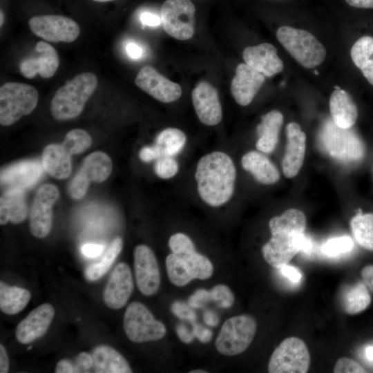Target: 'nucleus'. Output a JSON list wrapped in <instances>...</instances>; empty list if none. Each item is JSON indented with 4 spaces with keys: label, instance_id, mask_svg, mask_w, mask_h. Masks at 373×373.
I'll use <instances>...</instances> for the list:
<instances>
[{
    "label": "nucleus",
    "instance_id": "a211bd4d",
    "mask_svg": "<svg viewBox=\"0 0 373 373\" xmlns=\"http://www.w3.org/2000/svg\"><path fill=\"white\" fill-rule=\"evenodd\" d=\"M193 105L200 121L207 126L218 124L222 111L217 90L209 83L200 82L191 93Z\"/></svg>",
    "mask_w": 373,
    "mask_h": 373
},
{
    "label": "nucleus",
    "instance_id": "f257e3e1",
    "mask_svg": "<svg viewBox=\"0 0 373 373\" xmlns=\"http://www.w3.org/2000/svg\"><path fill=\"white\" fill-rule=\"evenodd\" d=\"M195 178L198 194L207 204L220 207L231 198L236 171L227 153L214 151L202 156L198 162Z\"/></svg>",
    "mask_w": 373,
    "mask_h": 373
},
{
    "label": "nucleus",
    "instance_id": "473e14b6",
    "mask_svg": "<svg viewBox=\"0 0 373 373\" xmlns=\"http://www.w3.org/2000/svg\"><path fill=\"white\" fill-rule=\"evenodd\" d=\"M306 224L307 219L303 212L297 209H289L280 216L271 218L269 227L271 233L279 231L304 233Z\"/></svg>",
    "mask_w": 373,
    "mask_h": 373
},
{
    "label": "nucleus",
    "instance_id": "aec40b11",
    "mask_svg": "<svg viewBox=\"0 0 373 373\" xmlns=\"http://www.w3.org/2000/svg\"><path fill=\"white\" fill-rule=\"evenodd\" d=\"M265 81V76L245 63L239 64L231 82V93L240 106L249 105Z\"/></svg>",
    "mask_w": 373,
    "mask_h": 373
},
{
    "label": "nucleus",
    "instance_id": "6ab92c4d",
    "mask_svg": "<svg viewBox=\"0 0 373 373\" xmlns=\"http://www.w3.org/2000/svg\"><path fill=\"white\" fill-rule=\"evenodd\" d=\"M55 316V309L44 303L32 310L17 325L15 336L19 343L28 344L41 337L48 330Z\"/></svg>",
    "mask_w": 373,
    "mask_h": 373
},
{
    "label": "nucleus",
    "instance_id": "4c0bfd02",
    "mask_svg": "<svg viewBox=\"0 0 373 373\" xmlns=\"http://www.w3.org/2000/svg\"><path fill=\"white\" fill-rule=\"evenodd\" d=\"M182 257L184 259L193 279L206 280L212 276L213 267L206 256L194 251Z\"/></svg>",
    "mask_w": 373,
    "mask_h": 373
},
{
    "label": "nucleus",
    "instance_id": "393cba45",
    "mask_svg": "<svg viewBox=\"0 0 373 373\" xmlns=\"http://www.w3.org/2000/svg\"><path fill=\"white\" fill-rule=\"evenodd\" d=\"M28 214L24 189L8 187L0 199V224L8 222L19 224L24 221Z\"/></svg>",
    "mask_w": 373,
    "mask_h": 373
},
{
    "label": "nucleus",
    "instance_id": "bf43d9fd",
    "mask_svg": "<svg viewBox=\"0 0 373 373\" xmlns=\"http://www.w3.org/2000/svg\"><path fill=\"white\" fill-rule=\"evenodd\" d=\"M345 1L349 6L356 8L373 10V0H345Z\"/></svg>",
    "mask_w": 373,
    "mask_h": 373
},
{
    "label": "nucleus",
    "instance_id": "3c124183",
    "mask_svg": "<svg viewBox=\"0 0 373 373\" xmlns=\"http://www.w3.org/2000/svg\"><path fill=\"white\" fill-rule=\"evenodd\" d=\"M192 332L195 338H197L202 343H208L212 337V332L200 324L193 323Z\"/></svg>",
    "mask_w": 373,
    "mask_h": 373
},
{
    "label": "nucleus",
    "instance_id": "ea45409f",
    "mask_svg": "<svg viewBox=\"0 0 373 373\" xmlns=\"http://www.w3.org/2000/svg\"><path fill=\"white\" fill-rule=\"evenodd\" d=\"M354 245V241L350 236L335 237L327 240L322 245L321 251L328 256H336L350 251Z\"/></svg>",
    "mask_w": 373,
    "mask_h": 373
},
{
    "label": "nucleus",
    "instance_id": "7ed1b4c3",
    "mask_svg": "<svg viewBox=\"0 0 373 373\" xmlns=\"http://www.w3.org/2000/svg\"><path fill=\"white\" fill-rule=\"evenodd\" d=\"M319 138L325 152L341 162H357L365 155V144L357 133L352 128H340L332 120L324 124Z\"/></svg>",
    "mask_w": 373,
    "mask_h": 373
},
{
    "label": "nucleus",
    "instance_id": "e2e57ef3",
    "mask_svg": "<svg viewBox=\"0 0 373 373\" xmlns=\"http://www.w3.org/2000/svg\"><path fill=\"white\" fill-rule=\"evenodd\" d=\"M365 356L370 360L373 361V346H368L365 350Z\"/></svg>",
    "mask_w": 373,
    "mask_h": 373
},
{
    "label": "nucleus",
    "instance_id": "5fc2aeb1",
    "mask_svg": "<svg viewBox=\"0 0 373 373\" xmlns=\"http://www.w3.org/2000/svg\"><path fill=\"white\" fill-rule=\"evenodd\" d=\"M175 331L179 338L184 343H189L195 338L193 332L189 331L184 324H178Z\"/></svg>",
    "mask_w": 373,
    "mask_h": 373
},
{
    "label": "nucleus",
    "instance_id": "a878e982",
    "mask_svg": "<svg viewBox=\"0 0 373 373\" xmlns=\"http://www.w3.org/2000/svg\"><path fill=\"white\" fill-rule=\"evenodd\" d=\"M71 156L62 144H50L43 150L41 164L44 169L51 176L65 179L72 171Z\"/></svg>",
    "mask_w": 373,
    "mask_h": 373
},
{
    "label": "nucleus",
    "instance_id": "72a5a7b5",
    "mask_svg": "<svg viewBox=\"0 0 373 373\" xmlns=\"http://www.w3.org/2000/svg\"><path fill=\"white\" fill-rule=\"evenodd\" d=\"M186 141V137L182 131L176 128H167L158 133L155 144L160 149V157H173L181 152Z\"/></svg>",
    "mask_w": 373,
    "mask_h": 373
},
{
    "label": "nucleus",
    "instance_id": "9d476101",
    "mask_svg": "<svg viewBox=\"0 0 373 373\" xmlns=\"http://www.w3.org/2000/svg\"><path fill=\"white\" fill-rule=\"evenodd\" d=\"M195 12L190 0H166L160 9L164 31L176 39H189L194 34Z\"/></svg>",
    "mask_w": 373,
    "mask_h": 373
},
{
    "label": "nucleus",
    "instance_id": "864d4df0",
    "mask_svg": "<svg viewBox=\"0 0 373 373\" xmlns=\"http://www.w3.org/2000/svg\"><path fill=\"white\" fill-rule=\"evenodd\" d=\"M361 275L364 284L373 293V265L365 266L361 270Z\"/></svg>",
    "mask_w": 373,
    "mask_h": 373
},
{
    "label": "nucleus",
    "instance_id": "f03ea898",
    "mask_svg": "<svg viewBox=\"0 0 373 373\" xmlns=\"http://www.w3.org/2000/svg\"><path fill=\"white\" fill-rule=\"evenodd\" d=\"M97 78L92 73H82L68 80L53 95L50 112L58 121L78 117L97 86Z\"/></svg>",
    "mask_w": 373,
    "mask_h": 373
},
{
    "label": "nucleus",
    "instance_id": "2eb2a0df",
    "mask_svg": "<svg viewBox=\"0 0 373 373\" xmlns=\"http://www.w3.org/2000/svg\"><path fill=\"white\" fill-rule=\"evenodd\" d=\"M59 65L57 50L50 44L39 41L33 53L21 61L19 68L21 75L28 79H32L37 75L47 79L55 74Z\"/></svg>",
    "mask_w": 373,
    "mask_h": 373
},
{
    "label": "nucleus",
    "instance_id": "680f3d73",
    "mask_svg": "<svg viewBox=\"0 0 373 373\" xmlns=\"http://www.w3.org/2000/svg\"><path fill=\"white\" fill-rule=\"evenodd\" d=\"M203 319L204 323L209 326H216L219 321L218 315L211 310H207L204 312Z\"/></svg>",
    "mask_w": 373,
    "mask_h": 373
},
{
    "label": "nucleus",
    "instance_id": "5701e85b",
    "mask_svg": "<svg viewBox=\"0 0 373 373\" xmlns=\"http://www.w3.org/2000/svg\"><path fill=\"white\" fill-rule=\"evenodd\" d=\"M329 98V111L334 123L342 128H350L355 124L358 116V108L352 96L339 86Z\"/></svg>",
    "mask_w": 373,
    "mask_h": 373
},
{
    "label": "nucleus",
    "instance_id": "0eeeda50",
    "mask_svg": "<svg viewBox=\"0 0 373 373\" xmlns=\"http://www.w3.org/2000/svg\"><path fill=\"white\" fill-rule=\"evenodd\" d=\"M123 325L127 337L134 343L157 341L166 333L165 325L156 320L149 309L139 302L128 305L124 313Z\"/></svg>",
    "mask_w": 373,
    "mask_h": 373
},
{
    "label": "nucleus",
    "instance_id": "c756f323",
    "mask_svg": "<svg viewBox=\"0 0 373 373\" xmlns=\"http://www.w3.org/2000/svg\"><path fill=\"white\" fill-rule=\"evenodd\" d=\"M93 368L97 373H131L132 370L123 356L113 347L100 345L92 352Z\"/></svg>",
    "mask_w": 373,
    "mask_h": 373
},
{
    "label": "nucleus",
    "instance_id": "7c9ffc66",
    "mask_svg": "<svg viewBox=\"0 0 373 373\" xmlns=\"http://www.w3.org/2000/svg\"><path fill=\"white\" fill-rule=\"evenodd\" d=\"M31 298L30 292L17 286H10L0 283V309L10 315L18 314L28 305Z\"/></svg>",
    "mask_w": 373,
    "mask_h": 373
},
{
    "label": "nucleus",
    "instance_id": "6e6d98bb",
    "mask_svg": "<svg viewBox=\"0 0 373 373\" xmlns=\"http://www.w3.org/2000/svg\"><path fill=\"white\" fill-rule=\"evenodd\" d=\"M125 49L128 57L133 59H138L143 55L142 48L135 42H128Z\"/></svg>",
    "mask_w": 373,
    "mask_h": 373
},
{
    "label": "nucleus",
    "instance_id": "49530a36",
    "mask_svg": "<svg viewBox=\"0 0 373 373\" xmlns=\"http://www.w3.org/2000/svg\"><path fill=\"white\" fill-rule=\"evenodd\" d=\"M210 300V291L198 289L189 297L188 303L192 308H201Z\"/></svg>",
    "mask_w": 373,
    "mask_h": 373
},
{
    "label": "nucleus",
    "instance_id": "a19ab883",
    "mask_svg": "<svg viewBox=\"0 0 373 373\" xmlns=\"http://www.w3.org/2000/svg\"><path fill=\"white\" fill-rule=\"evenodd\" d=\"M169 246L172 253L180 256L195 251L192 240L182 233L172 235L169 240Z\"/></svg>",
    "mask_w": 373,
    "mask_h": 373
},
{
    "label": "nucleus",
    "instance_id": "e433bc0d",
    "mask_svg": "<svg viewBox=\"0 0 373 373\" xmlns=\"http://www.w3.org/2000/svg\"><path fill=\"white\" fill-rule=\"evenodd\" d=\"M165 263L169 279L175 286L184 287L193 279L182 256L172 253L166 256Z\"/></svg>",
    "mask_w": 373,
    "mask_h": 373
},
{
    "label": "nucleus",
    "instance_id": "4468645a",
    "mask_svg": "<svg viewBox=\"0 0 373 373\" xmlns=\"http://www.w3.org/2000/svg\"><path fill=\"white\" fill-rule=\"evenodd\" d=\"M133 257L138 289L145 296L155 294L160 285V269L155 254L147 245H139L134 249Z\"/></svg>",
    "mask_w": 373,
    "mask_h": 373
},
{
    "label": "nucleus",
    "instance_id": "c85d7f7f",
    "mask_svg": "<svg viewBox=\"0 0 373 373\" xmlns=\"http://www.w3.org/2000/svg\"><path fill=\"white\" fill-rule=\"evenodd\" d=\"M350 57L364 79L373 87L372 34H363L356 39L350 48Z\"/></svg>",
    "mask_w": 373,
    "mask_h": 373
},
{
    "label": "nucleus",
    "instance_id": "f704fd0d",
    "mask_svg": "<svg viewBox=\"0 0 373 373\" xmlns=\"http://www.w3.org/2000/svg\"><path fill=\"white\" fill-rule=\"evenodd\" d=\"M122 247V239L120 237L115 238L105 251L101 260L88 265L85 269V278L89 281H95L103 276L120 254Z\"/></svg>",
    "mask_w": 373,
    "mask_h": 373
},
{
    "label": "nucleus",
    "instance_id": "4be33fe9",
    "mask_svg": "<svg viewBox=\"0 0 373 373\" xmlns=\"http://www.w3.org/2000/svg\"><path fill=\"white\" fill-rule=\"evenodd\" d=\"M242 57L247 65L267 77L283 70V62L277 55V49L269 43L246 47Z\"/></svg>",
    "mask_w": 373,
    "mask_h": 373
},
{
    "label": "nucleus",
    "instance_id": "052dcab7",
    "mask_svg": "<svg viewBox=\"0 0 373 373\" xmlns=\"http://www.w3.org/2000/svg\"><path fill=\"white\" fill-rule=\"evenodd\" d=\"M9 370L8 356L4 346L0 345V372L6 373Z\"/></svg>",
    "mask_w": 373,
    "mask_h": 373
},
{
    "label": "nucleus",
    "instance_id": "37998d69",
    "mask_svg": "<svg viewBox=\"0 0 373 373\" xmlns=\"http://www.w3.org/2000/svg\"><path fill=\"white\" fill-rule=\"evenodd\" d=\"M211 300L216 302L221 308H229L234 303V295L231 290L224 285H218L210 290Z\"/></svg>",
    "mask_w": 373,
    "mask_h": 373
},
{
    "label": "nucleus",
    "instance_id": "0e129e2a",
    "mask_svg": "<svg viewBox=\"0 0 373 373\" xmlns=\"http://www.w3.org/2000/svg\"><path fill=\"white\" fill-rule=\"evenodd\" d=\"M205 372H207L204 371L202 370H195L189 371V373H205Z\"/></svg>",
    "mask_w": 373,
    "mask_h": 373
},
{
    "label": "nucleus",
    "instance_id": "69168bd1",
    "mask_svg": "<svg viewBox=\"0 0 373 373\" xmlns=\"http://www.w3.org/2000/svg\"><path fill=\"white\" fill-rule=\"evenodd\" d=\"M92 1H95V2H99V3H104V2H108V1H111L114 0H92Z\"/></svg>",
    "mask_w": 373,
    "mask_h": 373
},
{
    "label": "nucleus",
    "instance_id": "1a4fd4ad",
    "mask_svg": "<svg viewBox=\"0 0 373 373\" xmlns=\"http://www.w3.org/2000/svg\"><path fill=\"white\" fill-rule=\"evenodd\" d=\"M310 354L305 342L295 336L284 339L273 352L268 363L270 373H305Z\"/></svg>",
    "mask_w": 373,
    "mask_h": 373
},
{
    "label": "nucleus",
    "instance_id": "09e8293b",
    "mask_svg": "<svg viewBox=\"0 0 373 373\" xmlns=\"http://www.w3.org/2000/svg\"><path fill=\"white\" fill-rule=\"evenodd\" d=\"M139 157L143 162H151L153 160H157L160 157V151L155 144L144 146L140 151Z\"/></svg>",
    "mask_w": 373,
    "mask_h": 373
},
{
    "label": "nucleus",
    "instance_id": "f8f14e48",
    "mask_svg": "<svg viewBox=\"0 0 373 373\" xmlns=\"http://www.w3.org/2000/svg\"><path fill=\"white\" fill-rule=\"evenodd\" d=\"M30 30L36 36L51 42H73L80 33L79 25L73 19L59 15H43L28 21Z\"/></svg>",
    "mask_w": 373,
    "mask_h": 373
},
{
    "label": "nucleus",
    "instance_id": "603ef678",
    "mask_svg": "<svg viewBox=\"0 0 373 373\" xmlns=\"http://www.w3.org/2000/svg\"><path fill=\"white\" fill-rule=\"evenodd\" d=\"M282 275L287 277L289 280L293 283H298L300 281L302 277V274L300 271L295 267L284 265L279 268Z\"/></svg>",
    "mask_w": 373,
    "mask_h": 373
},
{
    "label": "nucleus",
    "instance_id": "412c9836",
    "mask_svg": "<svg viewBox=\"0 0 373 373\" xmlns=\"http://www.w3.org/2000/svg\"><path fill=\"white\" fill-rule=\"evenodd\" d=\"M287 143L282 166L284 175L291 178L299 172L305 157L306 135L296 122H289L286 128Z\"/></svg>",
    "mask_w": 373,
    "mask_h": 373
},
{
    "label": "nucleus",
    "instance_id": "13d9d810",
    "mask_svg": "<svg viewBox=\"0 0 373 373\" xmlns=\"http://www.w3.org/2000/svg\"><path fill=\"white\" fill-rule=\"evenodd\" d=\"M55 373H74L75 372L73 363L68 359L60 360L55 367Z\"/></svg>",
    "mask_w": 373,
    "mask_h": 373
},
{
    "label": "nucleus",
    "instance_id": "dca6fc26",
    "mask_svg": "<svg viewBox=\"0 0 373 373\" xmlns=\"http://www.w3.org/2000/svg\"><path fill=\"white\" fill-rule=\"evenodd\" d=\"M135 83L143 91L162 102L176 101L182 95L180 84L166 78L150 66L141 68Z\"/></svg>",
    "mask_w": 373,
    "mask_h": 373
},
{
    "label": "nucleus",
    "instance_id": "bb28decb",
    "mask_svg": "<svg viewBox=\"0 0 373 373\" xmlns=\"http://www.w3.org/2000/svg\"><path fill=\"white\" fill-rule=\"evenodd\" d=\"M243 169L251 173L262 184H273L280 179V173L274 164L260 151H251L241 159Z\"/></svg>",
    "mask_w": 373,
    "mask_h": 373
},
{
    "label": "nucleus",
    "instance_id": "8fccbe9b",
    "mask_svg": "<svg viewBox=\"0 0 373 373\" xmlns=\"http://www.w3.org/2000/svg\"><path fill=\"white\" fill-rule=\"evenodd\" d=\"M105 246L102 244L86 243L81 247V253L87 258H95L104 251Z\"/></svg>",
    "mask_w": 373,
    "mask_h": 373
},
{
    "label": "nucleus",
    "instance_id": "423d86ee",
    "mask_svg": "<svg viewBox=\"0 0 373 373\" xmlns=\"http://www.w3.org/2000/svg\"><path fill=\"white\" fill-rule=\"evenodd\" d=\"M256 320L249 315H240L227 319L216 340L217 350L224 356H234L245 352L256 334Z\"/></svg>",
    "mask_w": 373,
    "mask_h": 373
},
{
    "label": "nucleus",
    "instance_id": "338daca9",
    "mask_svg": "<svg viewBox=\"0 0 373 373\" xmlns=\"http://www.w3.org/2000/svg\"><path fill=\"white\" fill-rule=\"evenodd\" d=\"M0 16H1V23H0V25H1V26L2 24H3V12H2V10H1Z\"/></svg>",
    "mask_w": 373,
    "mask_h": 373
},
{
    "label": "nucleus",
    "instance_id": "6e6552de",
    "mask_svg": "<svg viewBox=\"0 0 373 373\" xmlns=\"http://www.w3.org/2000/svg\"><path fill=\"white\" fill-rule=\"evenodd\" d=\"M271 233V238L262 247V254L265 260L274 267L288 264L298 252H308L312 248L305 233L279 231Z\"/></svg>",
    "mask_w": 373,
    "mask_h": 373
},
{
    "label": "nucleus",
    "instance_id": "b1692460",
    "mask_svg": "<svg viewBox=\"0 0 373 373\" xmlns=\"http://www.w3.org/2000/svg\"><path fill=\"white\" fill-rule=\"evenodd\" d=\"M42 164L36 161H24L12 165L1 173L2 184L8 187L25 189L36 183L43 171Z\"/></svg>",
    "mask_w": 373,
    "mask_h": 373
},
{
    "label": "nucleus",
    "instance_id": "c9c22d12",
    "mask_svg": "<svg viewBox=\"0 0 373 373\" xmlns=\"http://www.w3.org/2000/svg\"><path fill=\"white\" fill-rule=\"evenodd\" d=\"M350 227L357 243L373 251V213H358L350 221Z\"/></svg>",
    "mask_w": 373,
    "mask_h": 373
},
{
    "label": "nucleus",
    "instance_id": "de8ad7c7",
    "mask_svg": "<svg viewBox=\"0 0 373 373\" xmlns=\"http://www.w3.org/2000/svg\"><path fill=\"white\" fill-rule=\"evenodd\" d=\"M73 365L75 372H90L93 365L92 355L87 352L79 353L75 358Z\"/></svg>",
    "mask_w": 373,
    "mask_h": 373
},
{
    "label": "nucleus",
    "instance_id": "ddd939ff",
    "mask_svg": "<svg viewBox=\"0 0 373 373\" xmlns=\"http://www.w3.org/2000/svg\"><path fill=\"white\" fill-rule=\"evenodd\" d=\"M59 197V191L52 184H45L39 188L30 211V231L38 238L46 237L52 224V206Z\"/></svg>",
    "mask_w": 373,
    "mask_h": 373
},
{
    "label": "nucleus",
    "instance_id": "58836bf2",
    "mask_svg": "<svg viewBox=\"0 0 373 373\" xmlns=\"http://www.w3.org/2000/svg\"><path fill=\"white\" fill-rule=\"evenodd\" d=\"M61 144L73 155L80 154L87 150L92 144V139L86 131L75 128L66 133Z\"/></svg>",
    "mask_w": 373,
    "mask_h": 373
},
{
    "label": "nucleus",
    "instance_id": "cd10ccee",
    "mask_svg": "<svg viewBox=\"0 0 373 373\" xmlns=\"http://www.w3.org/2000/svg\"><path fill=\"white\" fill-rule=\"evenodd\" d=\"M283 123V115L279 111L273 110L262 116L256 129V147L259 151L269 153L275 149Z\"/></svg>",
    "mask_w": 373,
    "mask_h": 373
},
{
    "label": "nucleus",
    "instance_id": "9b49d317",
    "mask_svg": "<svg viewBox=\"0 0 373 373\" xmlns=\"http://www.w3.org/2000/svg\"><path fill=\"white\" fill-rule=\"evenodd\" d=\"M112 169L111 160L106 153L102 151L90 153L85 157L69 184L70 197L77 200L83 198L90 182H104L109 177Z\"/></svg>",
    "mask_w": 373,
    "mask_h": 373
},
{
    "label": "nucleus",
    "instance_id": "2f4dec72",
    "mask_svg": "<svg viewBox=\"0 0 373 373\" xmlns=\"http://www.w3.org/2000/svg\"><path fill=\"white\" fill-rule=\"evenodd\" d=\"M370 303L371 296L363 282L348 287L343 293L342 306L347 314H359L366 309Z\"/></svg>",
    "mask_w": 373,
    "mask_h": 373
},
{
    "label": "nucleus",
    "instance_id": "4d7b16f0",
    "mask_svg": "<svg viewBox=\"0 0 373 373\" xmlns=\"http://www.w3.org/2000/svg\"><path fill=\"white\" fill-rule=\"evenodd\" d=\"M140 20L143 25L149 26H157L161 22V17L149 12H143L140 16Z\"/></svg>",
    "mask_w": 373,
    "mask_h": 373
},
{
    "label": "nucleus",
    "instance_id": "a18cd8bd",
    "mask_svg": "<svg viewBox=\"0 0 373 373\" xmlns=\"http://www.w3.org/2000/svg\"><path fill=\"white\" fill-rule=\"evenodd\" d=\"M171 310L179 318L188 321L192 323H195L196 315L189 304L182 301H175L171 305Z\"/></svg>",
    "mask_w": 373,
    "mask_h": 373
},
{
    "label": "nucleus",
    "instance_id": "20e7f679",
    "mask_svg": "<svg viewBox=\"0 0 373 373\" xmlns=\"http://www.w3.org/2000/svg\"><path fill=\"white\" fill-rule=\"evenodd\" d=\"M276 37L288 52L307 68L319 66L325 59L324 46L307 30L283 26L278 29Z\"/></svg>",
    "mask_w": 373,
    "mask_h": 373
},
{
    "label": "nucleus",
    "instance_id": "79ce46f5",
    "mask_svg": "<svg viewBox=\"0 0 373 373\" xmlns=\"http://www.w3.org/2000/svg\"><path fill=\"white\" fill-rule=\"evenodd\" d=\"M178 169V163L173 157L161 156L156 160L154 165L155 174L162 179H169L174 177Z\"/></svg>",
    "mask_w": 373,
    "mask_h": 373
},
{
    "label": "nucleus",
    "instance_id": "f3484780",
    "mask_svg": "<svg viewBox=\"0 0 373 373\" xmlns=\"http://www.w3.org/2000/svg\"><path fill=\"white\" fill-rule=\"evenodd\" d=\"M134 287L132 273L128 265L120 262L111 274L105 286L103 298L107 307L118 309L128 300Z\"/></svg>",
    "mask_w": 373,
    "mask_h": 373
},
{
    "label": "nucleus",
    "instance_id": "39448f33",
    "mask_svg": "<svg viewBox=\"0 0 373 373\" xmlns=\"http://www.w3.org/2000/svg\"><path fill=\"white\" fill-rule=\"evenodd\" d=\"M39 93L32 86L21 82H7L0 88V123L10 126L36 108Z\"/></svg>",
    "mask_w": 373,
    "mask_h": 373
},
{
    "label": "nucleus",
    "instance_id": "c03bdc74",
    "mask_svg": "<svg viewBox=\"0 0 373 373\" xmlns=\"http://www.w3.org/2000/svg\"><path fill=\"white\" fill-rule=\"evenodd\" d=\"M334 373H363L366 370L356 361L347 358H339L334 367Z\"/></svg>",
    "mask_w": 373,
    "mask_h": 373
}]
</instances>
